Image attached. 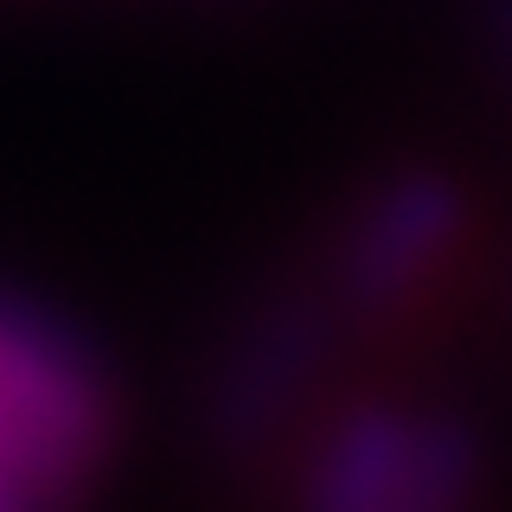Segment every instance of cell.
<instances>
[{"instance_id": "obj_1", "label": "cell", "mask_w": 512, "mask_h": 512, "mask_svg": "<svg viewBox=\"0 0 512 512\" xmlns=\"http://www.w3.org/2000/svg\"><path fill=\"white\" fill-rule=\"evenodd\" d=\"M116 448L109 365L58 308L0 288V487L13 512H84Z\"/></svg>"}, {"instance_id": "obj_2", "label": "cell", "mask_w": 512, "mask_h": 512, "mask_svg": "<svg viewBox=\"0 0 512 512\" xmlns=\"http://www.w3.org/2000/svg\"><path fill=\"white\" fill-rule=\"evenodd\" d=\"M487 448L448 404L365 397L314 436L301 512H474Z\"/></svg>"}, {"instance_id": "obj_3", "label": "cell", "mask_w": 512, "mask_h": 512, "mask_svg": "<svg viewBox=\"0 0 512 512\" xmlns=\"http://www.w3.org/2000/svg\"><path fill=\"white\" fill-rule=\"evenodd\" d=\"M340 333L346 327H340V314H333L320 282L256 295V308L237 314V327L224 333L212 372H205L199 429L212 442V455L218 461L263 455L308 410Z\"/></svg>"}, {"instance_id": "obj_4", "label": "cell", "mask_w": 512, "mask_h": 512, "mask_svg": "<svg viewBox=\"0 0 512 512\" xmlns=\"http://www.w3.org/2000/svg\"><path fill=\"white\" fill-rule=\"evenodd\" d=\"M461 237H468V192L455 173L404 167L378 180L340 224L327 276H320L340 327H372V320L404 314L461 250Z\"/></svg>"}, {"instance_id": "obj_5", "label": "cell", "mask_w": 512, "mask_h": 512, "mask_svg": "<svg viewBox=\"0 0 512 512\" xmlns=\"http://www.w3.org/2000/svg\"><path fill=\"white\" fill-rule=\"evenodd\" d=\"M487 45L500 58V71L512 77V0H487Z\"/></svg>"}, {"instance_id": "obj_6", "label": "cell", "mask_w": 512, "mask_h": 512, "mask_svg": "<svg viewBox=\"0 0 512 512\" xmlns=\"http://www.w3.org/2000/svg\"><path fill=\"white\" fill-rule=\"evenodd\" d=\"M0 512H13V500H7V487H0Z\"/></svg>"}]
</instances>
